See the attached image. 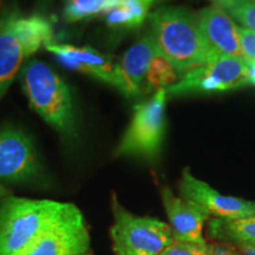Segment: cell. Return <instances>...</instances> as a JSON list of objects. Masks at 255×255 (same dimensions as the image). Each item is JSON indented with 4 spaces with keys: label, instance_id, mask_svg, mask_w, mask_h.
<instances>
[{
    "label": "cell",
    "instance_id": "1",
    "mask_svg": "<svg viewBox=\"0 0 255 255\" xmlns=\"http://www.w3.org/2000/svg\"><path fill=\"white\" fill-rule=\"evenodd\" d=\"M150 34L178 77L219 59L201 33L197 13L181 6H161L149 14Z\"/></svg>",
    "mask_w": 255,
    "mask_h": 255
},
{
    "label": "cell",
    "instance_id": "2",
    "mask_svg": "<svg viewBox=\"0 0 255 255\" xmlns=\"http://www.w3.org/2000/svg\"><path fill=\"white\" fill-rule=\"evenodd\" d=\"M72 203L0 196V255H21L63 218Z\"/></svg>",
    "mask_w": 255,
    "mask_h": 255
},
{
    "label": "cell",
    "instance_id": "3",
    "mask_svg": "<svg viewBox=\"0 0 255 255\" xmlns=\"http://www.w3.org/2000/svg\"><path fill=\"white\" fill-rule=\"evenodd\" d=\"M53 43L52 26L39 14H24L17 6L0 5V100L25 60Z\"/></svg>",
    "mask_w": 255,
    "mask_h": 255
},
{
    "label": "cell",
    "instance_id": "4",
    "mask_svg": "<svg viewBox=\"0 0 255 255\" xmlns=\"http://www.w3.org/2000/svg\"><path fill=\"white\" fill-rule=\"evenodd\" d=\"M20 81L32 109L66 141L77 137L71 91L50 65L30 60L21 70Z\"/></svg>",
    "mask_w": 255,
    "mask_h": 255
},
{
    "label": "cell",
    "instance_id": "5",
    "mask_svg": "<svg viewBox=\"0 0 255 255\" xmlns=\"http://www.w3.org/2000/svg\"><path fill=\"white\" fill-rule=\"evenodd\" d=\"M114 223L110 228L114 255H161L171 242L170 226L150 216L132 214L111 196Z\"/></svg>",
    "mask_w": 255,
    "mask_h": 255
},
{
    "label": "cell",
    "instance_id": "6",
    "mask_svg": "<svg viewBox=\"0 0 255 255\" xmlns=\"http://www.w3.org/2000/svg\"><path fill=\"white\" fill-rule=\"evenodd\" d=\"M46 183L47 175L30 137L14 126L0 128V196L11 187Z\"/></svg>",
    "mask_w": 255,
    "mask_h": 255
},
{
    "label": "cell",
    "instance_id": "7",
    "mask_svg": "<svg viewBox=\"0 0 255 255\" xmlns=\"http://www.w3.org/2000/svg\"><path fill=\"white\" fill-rule=\"evenodd\" d=\"M165 89H159L150 98L137 104L126 133L115 156H135L145 159L157 158L165 132Z\"/></svg>",
    "mask_w": 255,
    "mask_h": 255
},
{
    "label": "cell",
    "instance_id": "8",
    "mask_svg": "<svg viewBox=\"0 0 255 255\" xmlns=\"http://www.w3.org/2000/svg\"><path fill=\"white\" fill-rule=\"evenodd\" d=\"M248 87L247 66L242 57H223L191 70L165 89L168 97L208 95Z\"/></svg>",
    "mask_w": 255,
    "mask_h": 255
},
{
    "label": "cell",
    "instance_id": "9",
    "mask_svg": "<svg viewBox=\"0 0 255 255\" xmlns=\"http://www.w3.org/2000/svg\"><path fill=\"white\" fill-rule=\"evenodd\" d=\"M21 255H94L89 226L75 205Z\"/></svg>",
    "mask_w": 255,
    "mask_h": 255
},
{
    "label": "cell",
    "instance_id": "10",
    "mask_svg": "<svg viewBox=\"0 0 255 255\" xmlns=\"http://www.w3.org/2000/svg\"><path fill=\"white\" fill-rule=\"evenodd\" d=\"M178 189L181 197L202 206L214 218L238 220L255 215L254 201L219 193L208 183L194 176L189 167L182 170Z\"/></svg>",
    "mask_w": 255,
    "mask_h": 255
},
{
    "label": "cell",
    "instance_id": "11",
    "mask_svg": "<svg viewBox=\"0 0 255 255\" xmlns=\"http://www.w3.org/2000/svg\"><path fill=\"white\" fill-rule=\"evenodd\" d=\"M161 56L157 44L151 34L136 41L116 64V88L128 98L145 92V82L149 69L156 57Z\"/></svg>",
    "mask_w": 255,
    "mask_h": 255
},
{
    "label": "cell",
    "instance_id": "12",
    "mask_svg": "<svg viewBox=\"0 0 255 255\" xmlns=\"http://www.w3.org/2000/svg\"><path fill=\"white\" fill-rule=\"evenodd\" d=\"M161 196L174 238L194 244H207L203 227L212 218L209 213L193 201L176 196L169 187L162 188Z\"/></svg>",
    "mask_w": 255,
    "mask_h": 255
},
{
    "label": "cell",
    "instance_id": "13",
    "mask_svg": "<svg viewBox=\"0 0 255 255\" xmlns=\"http://www.w3.org/2000/svg\"><path fill=\"white\" fill-rule=\"evenodd\" d=\"M197 20L201 33L218 58L241 57L239 26L231 15L212 2L197 12Z\"/></svg>",
    "mask_w": 255,
    "mask_h": 255
},
{
    "label": "cell",
    "instance_id": "14",
    "mask_svg": "<svg viewBox=\"0 0 255 255\" xmlns=\"http://www.w3.org/2000/svg\"><path fill=\"white\" fill-rule=\"evenodd\" d=\"M45 49L55 55L66 68L85 73L116 88L117 63H114L110 57L91 47H78L64 43L57 44L55 41L46 45Z\"/></svg>",
    "mask_w": 255,
    "mask_h": 255
},
{
    "label": "cell",
    "instance_id": "15",
    "mask_svg": "<svg viewBox=\"0 0 255 255\" xmlns=\"http://www.w3.org/2000/svg\"><path fill=\"white\" fill-rule=\"evenodd\" d=\"M208 235L218 242L255 246V215L238 220L210 219L208 222Z\"/></svg>",
    "mask_w": 255,
    "mask_h": 255
},
{
    "label": "cell",
    "instance_id": "16",
    "mask_svg": "<svg viewBox=\"0 0 255 255\" xmlns=\"http://www.w3.org/2000/svg\"><path fill=\"white\" fill-rule=\"evenodd\" d=\"M154 4L150 0H120V4L105 15V19L108 25L114 27H138L149 18Z\"/></svg>",
    "mask_w": 255,
    "mask_h": 255
},
{
    "label": "cell",
    "instance_id": "17",
    "mask_svg": "<svg viewBox=\"0 0 255 255\" xmlns=\"http://www.w3.org/2000/svg\"><path fill=\"white\" fill-rule=\"evenodd\" d=\"M119 4L120 0H71L64 7V18L75 23L100 14L107 15Z\"/></svg>",
    "mask_w": 255,
    "mask_h": 255
},
{
    "label": "cell",
    "instance_id": "18",
    "mask_svg": "<svg viewBox=\"0 0 255 255\" xmlns=\"http://www.w3.org/2000/svg\"><path fill=\"white\" fill-rule=\"evenodd\" d=\"M178 75L170 63L163 56L152 60L145 82V91L167 89L177 82Z\"/></svg>",
    "mask_w": 255,
    "mask_h": 255
},
{
    "label": "cell",
    "instance_id": "19",
    "mask_svg": "<svg viewBox=\"0 0 255 255\" xmlns=\"http://www.w3.org/2000/svg\"><path fill=\"white\" fill-rule=\"evenodd\" d=\"M241 27L255 32V1L251 0H219L213 1Z\"/></svg>",
    "mask_w": 255,
    "mask_h": 255
},
{
    "label": "cell",
    "instance_id": "20",
    "mask_svg": "<svg viewBox=\"0 0 255 255\" xmlns=\"http://www.w3.org/2000/svg\"><path fill=\"white\" fill-rule=\"evenodd\" d=\"M161 255H213L212 244H194L174 239Z\"/></svg>",
    "mask_w": 255,
    "mask_h": 255
},
{
    "label": "cell",
    "instance_id": "21",
    "mask_svg": "<svg viewBox=\"0 0 255 255\" xmlns=\"http://www.w3.org/2000/svg\"><path fill=\"white\" fill-rule=\"evenodd\" d=\"M241 57L246 60L255 62V32L239 26Z\"/></svg>",
    "mask_w": 255,
    "mask_h": 255
},
{
    "label": "cell",
    "instance_id": "22",
    "mask_svg": "<svg viewBox=\"0 0 255 255\" xmlns=\"http://www.w3.org/2000/svg\"><path fill=\"white\" fill-rule=\"evenodd\" d=\"M213 255H241L237 248L231 244H225V242H216L212 244Z\"/></svg>",
    "mask_w": 255,
    "mask_h": 255
},
{
    "label": "cell",
    "instance_id": "23",
    "mask_svg": "<svg viewBox=\"0 0 255 255\" xmlns=\"http://www.w3.org/2000/svg\"><path fill=\"white\" fill-rule=\"evenodd\" d=\"M246 66H247V82L248 85H254L255 87V62L253 60H246Z\"/></svg>",
    "mask_w": 255,
    "mask_h": 255
},
{
    "label": "cell",
    "instance_id": "24",
    "mask_svg": "<svg viewBox=\"0 0 255 255\" xmlns=\"http://www.w3.org/2000/svg\"><path fill=\"white\" fill-rule=\"evenodd\" d=\"M233 246L240 252L241 255H255V246H252V245L239 244V245H233Z\"/></svg>",
    "mask_w": 255,
    "mask_h": 255
}]
</instances>
